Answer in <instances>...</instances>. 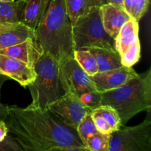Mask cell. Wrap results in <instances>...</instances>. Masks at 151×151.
Returning <instances> with one entry per match:
<instances>
[{
	"label": "cell",
	"mask_w": 151,
	"mask_h": 151,
	"mask_svg": "<svg viewBox=\"0 0 151 151\" xmlns=\"http://www.w3.org/2000/svg\"><path fill=\"white\" fill-rule=\"evenodd\" d=\"M4 122L8 134L24 151H45L60 146L85 147L76 130L49 109L9 106Z\"/></svg>",
	"instance_id": "6da1fadb"
},
{
	"label": "cell",
	"mask_w": 151,
	"mask_h": 151,
	"mask_svg": "<svg viewBox=\"0 0 151 151\" xmlns=\"http://www.w3.org/2000/svg\"><path fill=\"white\" fill-rule=\"evenodd\" d=\"M35 31L44 52L58 60L74 56L72 24L64 0H50L45 15Z\"/></svg>",
	"instance_id": "7a4b0ae2"
},
{
	"label": "cell",
	"mask_w": 151,
	"mask_h": 151,
	"mask_svg": "<svg viewBox=\"0 0 151 151\" xmlns=\"http://www.w3.org/2000/svg\"><path fill=\"white\" fill-rule=\"evenodd\" d=\"M102 105L118 112L122 126L137 114L151 107V69L139 74L122 86L102 92Z\"/></svg>",
	"instance_id": "3957f363"
},
{
	"label": "cell",
	"mask_w": 151,
	"mask_h": 151,
	"mask_svg": "<svg viewBox=\"0 0 151 151\" xmlns=\"http://www.w3.org/2000/svg\"><path fill=\"white\" fill-rule=\"evenodd\" d=\"M34 68L36 78L27 86L32 98V102L27 107L47 110L54 102L66 94L58 60L50 53L44 52Z\"/></svg>",
	"instance_id": "277c9868"
},
{
	"label": "cell",
	"mask_w": 151,
	"mask_h": 151,
	"mask_svg": "<svg viewBox=\"0 0 151 151\" xmlns=\"http://www.w3.org/2000/svg\"><path fill=\"white\" fill-rule=\"evenodd\" d=\"M75 50L89 47L114 49V39L105 29L100 16V7L77 19L72 24Z\"/></svg>",
	"instance_id": "5b68a950"
},
{
	"label": "cell",
	"mask_w": 151,
	"mask_h": 151,
	"mask_svg": "<svg viewBox=\"0 0 151 151\" xmlns=\"http://www.w3.org/2000/svg\"><path fill=\"white\" fill-rule=\"evenodd\" d=\"M150 118L135 126L121 128L111 134L109 151H150Z\"/></svg>",
	"instance_id": "8992f818"
},
{
	"label": "cell",
	"mask_w": 151,
	"mask_h": 151,
	"mask_svg": "<svg viewBox=\"0 0 151 151\" xmlns=\"http://www.w3.org/2000/svg\"><path fill=\"white\" fill-rule=\"evenodd\" d=\"M62 83L66 93L79 97L83 93L97 91L89 76L78 64L74 56H67L58 60Z\"/></svg>",
	"instance_id": "52a82bcc"
},
{
	"label": "cell",
	"mask_w": 151,
	"mask_h": 151,
	"mask_svg": "<svg viewBox=\"0 0 151 151\" xmlns=\"http://www.w3.org/2000/svg\"><path fill=\"white\" fill-rule=\"evenodd\" d=\"M64 123L76 130L83 118L91 112L80 101L79 98L70 93H66L49 107Z\"/></svg>",
	"instance_id": "ba28073f"
},
{
	"label": "cell",
	"mask_w": 151,
	"mask_h": 151,
	"mask_svg": "<svg viewBox=\"0 0 151 151\" xmlns=\"http://www.w3.org/2000/svg\"><path fill=\"white\" fill-rule=\"evenodd\" d=\"M138 75L139 74L132 67L122 66L118 69L98 72L91 76V80L97 91L102 93L119 88Z\"/></svg>",
	"instance_id": "9c48e42d"
},
{
	"label": "cell",
	"mask_w": 151,
	"mask_h": 151,
	"mask_svg": "<svg viewBox=\"0 0 151 151\" xmlns=\"http://www.w3.org/2000/svg\"><path fill=\"white\" fill-rule=\"evenodd\" d=\"M0 75L13 79L24 87L27 86L36 78L35 68L14 58L1 54H0Z\"/></svg>",
	"instance_id": "30bf717a"
},
{
	"label": "cell",
	"mask_w": 151,
	"mask_h": 151,
	"mask_svg": "<svg viewBox=\"0 0 151 151\" xmlns=\"http://www.w3.org/2000/svg\"><path fill=\"white\" fill-rule=\"evenodd\" d=\"M28 39H36L35 31L22 22L0 23V50Z\"/></svg>",
	"instance_id": "8fae6325"
},
{
	"label": "cell",
	"mask_w": 151,
	"mask_h": 151,
	"mask_svg": "<svg viewBox=\"0 0 151 151\" xmlns=\"http://www.w3.org/2000/svg\"><path fill=\"white\" fill-rule=\"evenodd\" d=\"M43 52V49L36 39H28L20 44L0 50V54L14 58L33 68Z\"/></svg>",
	"instance_id": "7c38bea8"
},
{
	"label": "cell",
	"mask_w": 151,
	"mask_h": 151,
	"mask_svg": "<svg viewBox=\"0 0 151 151\" xmlns=\"http://www.w3.org/2000/svg\"><path fill=\"white\" fill-rule=\"evenodd\" d=\"M100 16L105 29L114 39L122 27L132 18L124 8L111 4H103L100 7Z\"/></svg>",
	"instance_id": "4fadbf2b"
},
{
	"label": "cell",
	"mask_w": 151,
	"mask_h": 151,
	"mask_svg": "<svg viewBox=\"0 0 151 151\" xmlns=\"http://www.w3.org/2000/svg\"><path fill=\"white\" fill-rule=\"evenodd\" d=\"M24 10L22 22L26 26L35 30L42 21L50 0H24Z\"/></svg>",
	"instance_id": "5bb4252c"
},
{
	"label": "cell",
	"mask_w": 151,
	"mask_h": 151,
	"mask_svg": "<svg viewBox=\"0 0 151 151\" xmlns=\"http://www.w3.org/2000/svg\"><path fill=\"white\" fill-rule=\"evenodd\" d=\"M139 22L131 18L119 30L117 36L114 38V47L119 55L139 40Z\"/></svg>",
	"instance_id": "9a60e30c"
},
{
	"label": "cell",
	"mask_w": 151,
	"mask_h": 151,
	"mask_svg": "<svg viewBox=\"0 0 151 151\" xmlns=\"http://www.w3.org/2000/svg\"><path fill=\"white\" fill-rule=\"evenodd\" d=\"M88 50L95 58L99 72H106L123 66L121 63L120 55L115 49L103 47H89Z\"/></svg>",
	"instance_id": "2e32d148"
},
{
	"label": "cell",
	"mask_w": 151,
	"mask_h": 151,
	"mask_svg": "<svg viewBox=\"0 0 151 151\" xmlns=\"http://www.w3.org/2000/svg\"><path fill=\"white\" fill-rule=\"evenodd\" d=\"M66 11L72 24L81 16L89 13L93 8L101 7L102 0H64Z\"/></svg>",
	"instance_id": "e0dca14e"
},
{
	"label": "cell",
	"mask_w": 151,
	"mask_h": 151,
	"mask_svg": "<svg viewBox=\"0 0 151 151\" xmlns=\"http://www.w3.org/2000/svg\"><path fill=\"white\" fill-rule=\"evenodd\" d=\"M24 7V0L0 2V23L22 22Z\"/></svg>",
	"instance_id": "ac0fdd59"
},
{
	"label": "cell",
	"mask_w": 151,
	"mask_h": 151,
	"mask_svg": "<svg viewBox=\"0 0 151 151\" xmlns=\"http://www.w3.org/2000/svg\"><path fill=\"white\" fill-rule=\"evenodd\" d=\"M74 58L89 76L98 73V66L94 56L86 49L75 50Z\"/></svg>",
	"instance_id": "d6986e66"
},
{
	"label": "cell",
	"mask_w": 151,
	"mask_h": 151,
	"mask_svg": "<svg viewBox=\"0 0 151 151\" xmlns=\"http://www.w3.org/2000/svg\"><path fill=\"white\" fill-rule=\"evenodd\" d=\"M111 134L95 133L88 137L86 142L85 147L88 151H109Z\"/></svg>",
	"instance_id": "ffe728a7"
},
{
	"label": "cell",
	"mask_w": 151,
	"mask_h": 151,
	"mask_svg": "<svg viewBox=\"0 0 151 151\" xmlns=\"http://www.w3.org/2000/svg\"><path fill=\"white\" fill-rule=\"evenodd\" d=\"M96 112L101 115L105 120L108 122L112 131H116L122 127L121 119L118 112L112 107L106 105H102L98 109H95Z\"/></svg>",
	"instance_id": "44dd1931"
},
{
	"label": "cell",
	"mask_w": 151,
	"mask_h": 151,
	"mask_svg": "<svg viewBox=\"0 0 151 151\" xmlns=\"http://www.w3.org/2000/svg\"><path fill=\"white\" fill-rule=\"evenodd\" d=\"M76 131L84 146L88 137L98 132L91 116V112H88L83 118L79 125H78Z\"/></svg>",
	"instance_id": "7402d4cb"
},
{
	"label": "cell",
	"mask_w": 151,
	"mask_h": 151,
	"mask_svg": "<svg viewBox=\"0 0 151 151\" xmlns=\"http://www.w3.org/2000/svg\"><path fill=\"white\" fill-rule=\"evenodd\" d=\"M141 56V44L139 40L128 47L120 55L121 63L123 66L132 67L139 60Z\"/></svg>",
	"instance_id": "603a6c76"
},
{
	"label": "cell",
	"mask_w": 151,
	"mask_h": 151,
	"mask_svg": "<svg viewBox=\"0 0 151 151\" xmlns=\"http://www.w3.org/2000/svg\"><path fill=\"white\" fill-rule=\"evenodd\" d=\"M78 98L82 104L91 112L102 106V94L98 91L83 93Z\"/></svg>",
	"instance_id": "cb8c5ba5"
},
{
	"label": "cell",
	"mask_w": 151,
	"mask_h": 151,
	"mask_svg": "<svg viewBox=\"0 0 151 151\" xmlns=\"http://www.w3.org/2000/svg\"><path fill=\"white\" fill-rule=\"evenodd\" d=\"M91 116H92L94 125H95L96 128L98 131V132L107 134H111V133H113V131H112L110 125L105 120L104 118L101 115L99 114L97 112H96L95 111H93L91 112Z\"/></svg>",
	"instance_id": "d4e9b609"
},
{
	"label": "cell",
	"mask_w": 151,
	"mask_h": 151,
	"mask_svg": "<svg viewBox=\"0 0 151 151\" xmlns=\"http://www.w3.org/2000/svg\"><path fill=\"white\" fill-rule=\"evenodd\" d=\"M149 5V0H135L131 17L139 21L147 12Z\"/></svg>",
	"instance_id": "484cf974"
},
{
	"label": "cell",
	"mask_w": 151,
	"mask_h": 151,
	"mask_svg": "<svg viewBox=\"0 0 151 151\" xmlns=\"http://www.w3.org/2000/svg\"><path fill=\"white\" fill-rule=\"evenodd\" d=\"M0 151H24L17 142L10 135L0 142Z\"/></svg>",
	"instance_id": "4316f807"
},
{
	"label": "cell",
	"mask_w": 151,
	"mask_h": 151,
	"mask_svg": "<svg viewBox=\"0 0 151 151\" xmlns=\"http://www.w3.org/2000/svg\"><path fill=\"white\" fill-rule=\"evenodd\" d=\"M9 78L4 75H0V95H1V88L3 84L7 81ZM9 114V106L6 105L2 104L0 100V120H5L7 117V115Z\"/></svg>",
	"instance_id": "83f0119b"
},
{
	"label": "cell",
	"mask_w": 151,
	"mask_h": 151,
	"mask_svg": "<svg viewBox=\"0 0 151 151\" xmlns=\"http://www.w3.org/2000/svg\"><path fill=\"white\" fill-rule=\"evenodd\" d=\"M45 151H88L86 147H72V146H60L48 149Z\"/></svg>",
	"instance_id": "f1b7e54d"
},
{
	"label": "cell",
	"mask_w": 151,
	"mask_h": 151,
	"mask_svg": "<svg viewBox=\"0 0 151 151\" xmlns=\"http://www.w3.org/2000/svg\"><path fill=\"white\" fill-rule=\"evenodd\" d=\"M8 135V130L4 120H0V142L4 141Z\"/></svg>",
	"instance_id": "f546056e"
},
{
	"label": "cell",
	"mask_w": 151,
	"mask_h": 151,
	"mask_svg": "<svg viewBox=\"0 0 151 151\" xmlns=\"http://www.w3.org/2000/svg\"><path fill=\"white\" fill-rule=\"evenodd\" d=\"M134 1H135V0H123L124 10L131 16L134 6Z\"/></svg>",
	"instance_id": "4dcf8cb0"
},
{
	"label": "cell",
	"mask_w": 151,
	"mask_h": 151,
	"mask_svg": "<svg viewBox=\"0 0 151 151\" xmlns=\"http://www.w3.org/2000/svg\"><path fill=\"white\" fill-rule=\"evenodd\" d=\"M106 4H111L112 5L116 6V7H123V0H107V2Z\"/></svg>",
	"instance_id": "1f68e13d"
},
{
	"label": "cell",
	"mask_w": 151,
	"mask_h": 151,
	"mask_svg": "<svg viewBox=\"0 0 151 151\" xmlns=\"http://www.w3.org/2000/svg\"><path fill=\"white\" fill-rule=\"evenodd\" d=\"M14 0H0V2H10V1H13Z\"/></svg>",
	"instance_id": "d6a6232c"
},
{
	"label": "cell",
	"mask_w": 151,
	"mask_h": 151,
	"mask_svg": "<svg viewBox=\"0 0 151 151\" xmlns=\"http://www.w3.org/2000/svg\"><path fill=\"white\" fill-rule=\"evenodd\" d=\"M103 2V4H106V2H107V0H102Z\"/></svg>",
	"instance_id": "836d02e7"
}]
</instances>
